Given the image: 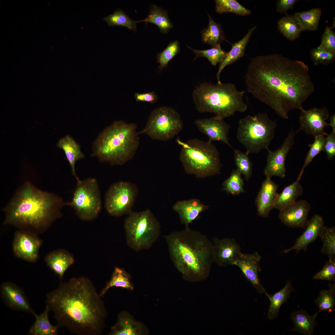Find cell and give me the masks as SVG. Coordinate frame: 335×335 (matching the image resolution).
Segmentation results:
<instances>
[{
	"label": "cell",
	"instance_id": "cell-29",
	"mask_svg": "<svg viewBox=\"0 0 335 335\" xmlns=\"http://www.w3.org/2000/svg\"><path fill=\"white\" fill-rule=\"evenodd\" d=\"M300 178L298 177L295 181L285 187L281 193L278 194L274 208L280 211L295 202L302 194L303 189L299 182Z\"/></svg>",
	"mask_w": 335,
	"mask_h": 335
},
{
	"label": "cell",
	"instance_id": "cell-16",
	"mask_svg": "<svg viewBox=\"0 0 335 335\" xmlns=\"http://www.w3.org/2000/svg\"><path fill=\"white\" fill-rule=\"evenodd\" d=\"M194 123L199 130L208 137L209 141H221L232 147L228 138L230 126L224 119L215 116L196 119Z\"/></svg>",
	"mask_w": 335,
	"mask_h": 335
},
{
	"label": "cell",
	"instance_id": "cell-44",
	"mask_svg": "<svg viewBox=\"0 0 335 335\" xmlns=\"http://www.w3.org/2000/svg\"><path fill=\"white\" fill-rule=\"evenodd\" d=\"M180 51L179 42L174 40L170 42L163 51L158 53L156 56L157 62L159 64L158 67L161 71L168 65L169 62Z\"/></svg>",
	"mask_w": 335,
	"mask_h": 335
},
{
	"label": "cell",
	"instance_id": "cell-30",
	"mask_svg": "<svg viewBox=\"0 0 335 335\" xmlns=\"http://www.w3.org/2000/svg\"><path fill=\"white\" fill-rule=\"evenodd\" d=\"M50 310L49 306L46 305L44 311L40 315H34L35 320L28 331V333L32 335H56L60 327L57 324L53 325L49 319V313Z\"/></svg>",
	"mask_w": 335,
	"mask_h": 335
},
{
	"label": "cell",
	"instance_id": "cell-43",
	"mask_svg": "<svg viewBox=\"0 0 335 335\" xmlns=\"http://www.w3.org/2000/svg\"><path fill=\"white\" fill-rule=\"evenodd\" d=\"M234 160L237 169L248 181L252 174V163L246 152L243 153L239 150L234 149Z\"/></svg>",
	"mask_w": 335,
	"mask_h": 335
},
{
	"label": "cell",
	"instance_id": "cell-12",
	"mask_svg": "<svg viewBox=\"0 0 335 335\" xmlns=\"http://www.w3.org/2000/svg\"><path fill=\"white\" fill-rule=\"evenodd\" d=\"M138 193L136 185L131 182L120 181L113 184L105 194V207L106 211L115 217L129 214Z\"/></svg>",
	"mask_w": 335,
	"mask_h": 335
},
{
	"label": "cell",
	"instance_id": "cell-37",
	"mask_svg": "<svg viewBox=\"0 0 335 335\" xmlns=\"http://www.w3.org/2000/svg\"><path fill=\"white\" fill-rule=\"evenodd\" d=\"M215 9L219 14L231 13L237 15L246 16L251 14L252 11L236 0H215Z\"/></svg>",
	"mask_w": 335,
	"mask_h": 335
},
{
	"label": "cell",
	"instance_id": "cell-6",
	"mask_svg": "<svg viewBox=\"0 0 335 335\" xmlns=\"http://www.w3.org/2000/svg\"><path fill=\"white\" fill-rule=\"evenodd\" d=\"M245 92L239 91L232 83H205L196 87L192 98L199 112L213 113L224 119L234 115L236 112L247 110L248 105L243 99Z\"/></svg>",
	"mask_w": 335,
	"mask_h": 335
},
{
	"label": "cell",
	"instance_id": "cell-39",
	"mask_svg": "<svg viewBox=\"0 0 335 335\" xmlns=\"http://www.w3.org/2000/svg\"><path fill=\"white\" fill-rule=\"evenodd\" d=\"M109 26H121L136 31L137 21L130 18L122 9H117L113 13L103 18Z\"/></svg>",
	"mask_w": 335,
	"mask_h": 335
},
{
	"label": "cell",
	"instance_id": "cell-21",
	"mask_svg": "<svg viewBox=\"0 0 335 335\" xmlns=\"http://www.w3.org/2000/svg\"><path fill=\"white\" fill-rule=\"evenodd\" d=\"M278 188V185L271 178L266 177L263 182L255 201L258 215L264 217L268 216L274 208Z\"/></svg>",
	"mask_w": 335,
	"mask_h": 335
},
{
	"label": "cell",
	"instance_id": "cell-38",
	"mask_svg": "<svg viewBox=\"0 0 335 335\" xmlns=\"http://www.w3.org/2000/svg\"><path fill=\"white\" fill-rule=\"evenodd\" d=\"M244 185V182L241 174L236 168L232 171L230 176L223 182L222 190L228 194L233 195H239L246 192Z\"/></svg>",
	"mask_w": 335,
	"mask_h": 335
},
{
	"label": "cell",
	"instance_id": "cell-47",
	"mask_svg": "<svg viewBox=\"0 0 335 335\" xmlns=\"http://www.w3.org/2000/svg\"><path fill=\"white\" fill-rule=\"evenodd\" d=\"M314 279L335 281V260L329 259L322 270L313 277Z\"/></svg>",
	"mask_w": 335,
	"mask_h": 335
},
{
	"label": "cell",
	"instance_id": "cell-5",
	"mask_svg": "<svg viewBox=\"0 0 335 335\" xmlns=\"http://www.w3.org/2000/svg\"><path fill=\"white\" fill-rule=\"evenodd\" d=\"M136 127L135 123L114 122L94 142L93 155L111 165H123L133 158L139 147Z\"/></svg>",
	"mask_w": 335,
	"mask_h": 335
},
{
	"label": "cell",
	"instance_id": "cell-1",
	"mask_svg": "<svg viewBox=\"0 0 335 335\" xmlns=\"http://www.w3.org/2000/svg\"><path fill=\"white\" fill-rule=\"evenodd\" d=\"M308 66L303 62L274 54L251 59L244 77L248 92L288 119L315 91Z\"/></svg>",
	"mask_w": 335,
	"mask_h": 335
},
{
	"label": "cell",
	"instance_id": "cell-27",
	"mask_svg": "<svg viewBox=\"0 0 335 335\" xmlns=\"http://www.w3.org/2000/svg\"><path fill=\"white\" fill-rule=\"evenodd\" d=\"M57 146L64 151L66 159L70 166L73 175L76 180L79 179L75 170V165L77 161L84 158L80 146L69 135L60 139L57 144Z\"/></svg>",
	"mask_w": 335,
	"mask_h": 335
},
{
	"label": "cell",
	"instance_id": "cell-49",
	"mask_svg": "<svg viewBox=\"0 0 335 335\" xmlns=\"http://www.w3.org/2000/svg\"><path fill=\"white\" fill-rule=\"evenodd\" d=\"M323 151L326 153L328 160L333 159L335 156V132L333 131L326 137Z\"/></svg>",
	"mask_w": 335,
	"mask_h": 335
},
{
	"label": "cell",
	"instance_id": "cell-2",
	"mask_svg": "<svg viewBox=\"0 0 335 335\" xmlns=\"http://www.w3.org/2000/svg\"><path fill=\"white\" fill-rule=\"evenodd\" d=\"M102 297L90 280L80 277L61 283L47 294L46 303L60 327L77 335H99L107 315Z\"/></svg>",
	"mask_w": 335,
	"mask_h": 335
},
{
	"label": "cell",
	"instance_id": "cell-19",
	"mask_svg": "<svg viewBox=\"0 0 335 335\" xmlns=\"http://www.w3.org/2000/svg\"><path fill=\"white\" fill-rule=\"evenodd\" d=\"M214 249V262L219 266L233 265L241 252L239 245L234 239H212Z\"/></svg>",
	"mask_w": 335,
	"mask_h": 335
},
{
	"label": "cell",
	"instance_id": "cell-51",
	"mask_svg": "<svg viewBox=\"0 0 335 335\" xmlns=\"http://www.w3.org/2000/svg\"><path fill=\"white\" fill-rule=\"evenodd\" d=\"M298 1L297 0H278L276 4V11L281 13L286 12L288 10L292 9Z\"/></svg>",
	"mask_w": 335,
	"mask_h": 335
},
{
	"label": "cell",
	"instance_id": "cell-48",
	"mask_svg": "<svg viewBox=\"0 0 335 335\" xmlns=\"http://www.w3.org/2000/svg\"><path fill=\"white\" fill-rule=\"evenodd\" d=\"M319 46L327 51L335 53V34L331 27L327 26L325 29L321 38V42Z\"/></svg>",
	"mask_w": 335,
	"mask_h": 335
},
{
	"label": "cell",
	"instance_id": "cell-4",
	"mask_svg": "<svg viewBox=\"0 0 335 335\" xmlns=\"http://www.w3.org/2000/svg\"><path fill=\"white\" fill-rule=\"evenodd\" d=\"M164 237L171 259L185 277L198 279L207 275L214 262V249L205 235L187 226Z\"/></svg>",
	"mask_w": 335,
	"mask_h": 335
},
{
	"label": "cell",
	"instance_id": "cell-34",
	"mask_svg": "<svg viewBox=\"0 0 335 335\" xmlns=\"http://www.w3.org/2000/svg\"><path fill=\"white\" fill-rule=\"evenodd\" d=\"M277 27L281 34L290 41L297 38L304 31L295 16L287 13L278 21Z\"/></svg>",
	"mask_w": 335,
	"mask_h": 335
},
{
	"label": "cell",
	"instance_id": "cell-32",
	"mask_svg": "<svg viewBox=\"0 0 335 335\" xmlns=\"http://www.w3.org/2000/svg\"><path fill=\"white\" fill-rule=\"evenodd\" d=\"M293 291L291 282L288 280L284 288L273 295H270L265 292V294L270 302L267 313V316L269 319H274L277 317L280 306L287 302L290 293Z\"/></svg>",
	"mask_w": 335,
	"mask_h": 335
},
{
	"label": "cell",
	"instance_id": "cell-36",
	"mask_svg": "<svg viewBox=\"0 0 335 335\" xmlns=\"http://www.w3.org/2000/svg\"><path fill=\"white\" fill-rule=\"evenodd\" d=\"M302 25L304 30L311 31L316 30L321 15V10L319 8L306 11L296 12L294 14Z\"/></svg>",
	"mask_w": 335,
	"mask_h": 335
},
{
	"label": "cell",
	"instance_id": "cell-3",
	"mask_svg": "<svg viewBox=\"0 0 335 335\" xmlns=\"http://www.w3.org/2000/svg\"><path fill=\"white\" fill-rule=\"evenodd\" d=\"M65 205L66 203L60 197L27 182L4 208L3 223L37 234L44 231L60 217L61 209Z\"/></svg>",
	"mask_w": 335,
	"mask_h": 335
},
{
	"label": "cell",
	"instance_id": "cell-13",
	"mask_svg": "<svg viewBox=\"0 0 335 335\" xmlns=\"http://www.w3.org/2000/svg\"><path fill=\"white\" fill-rule=\"evenodd\" d=\"M296 133V132L291 130L279 148L273 151L269 150L268 151L267 164L263 170L264 175L266 177L271 178L273 176H277L282 178L285 177V159L294 144V137Z\"/></svg>",
	"mask_w": 335,
	"mask_h": 335
},
{
	"label": "cell",
	"instance_id": "cell-31",
	"mask_svg": "<svg viewBox=\"0 0 335 335\" xmlns=\"http://www.w3.org/2000/svg\"><path fill=\"white\" fill-rule=\"evenodd\" d=\"M137 21V23L144 22L146 24L150 23L155 25L160 32L163 34L168 33L173 27L169 18L168 11L155 4L151 6L150 11L146 18Z\"/></svg>",
	"mask_w": 335,
	"mask_h": 335
},
{
	"label": "cell",
	"instance_id": "cell-20",
	"mask_svg": "<svg viewBox=\"0 0 335 335\" xmlns=\"http://www.w3.org/2000/svg\"><path fill=\"white\" fill-rule=\"evenodd\" d=\"M2 297L6 304L15 310L36 314L23 290L11 282H6L1 284L0 289Z\"/></svg>",
	"mask_w": 335,
	"mask_h": 335
},
{
	"label": "cell",
	"instance_id": "cell-11",
	"mask_svg": "<svg viewBox=\"0 0 335 335\" xmlns=\"http://www.w3.org/2000/svg\"><path fill=\"white\" fill-rule=\"evenodd\" d=\"M183 127L181 116L175 109L161 106L152 111L145 127L137 134H145L153 140L165 141L172 139Z\"/></svg>",
	"mask_w": 335,
	"mask_h": 335
},
{
	"label": "cell",
	"instance_id": "cell-15",
	"mask_svg": "<svg viewBox=\"0 0 335 335\" xmlns=\"http://www.w3.org/2000/svg\"><path fill=\"white\" fill-rule=\"evenodd\" d=\"M300 111L299 117L300 127L296 133L302 130L314 137L328 135L325 130L328 126V123L326 120L329 117V113L326 107H314L308 109H303Z\"/></svg>",
	"mask_w": 335,
	"mask_h": 335
},
{
	"label": "cell",
	"instance_id": "cell-45",
	"mask_svg": "<svg viewBox=\"0 0 335 335\" xmlns=\"http://www.w3.org/2000/svg\"><path fill=\"white\" fill-rule=\"evenodd\" d=\"M313 143L309 145L310 149L305 158L304 164L298 177L301 178L305 168L312 161L314 157L323 151L326 137L320 135L315 137Z\"/></svg>",
	"mask_w": 335,
	"mask_h": 335
},
{
	"label": "cell",
	"instance_id": "cell-7",
	"mask_svg": "<svg viewBox=\"0 0 335 335\" xmlns=\"http://www.w3.org/2000/svg\"><path fill=\"white\" fill-rule=\"evenodd\" d=\"M176 141L181 147L179 160L187 173L199 178L220 173V154L212 142L197 138L183 142L179 138Z\"/></svg>",
	"mask_w": 335,
	"mask_h": 335
},
{
	"label": "cell",
	"instance_id": "cell-42",
	"mask_svg": "<svg viewBox=\"0 0 335 335\" xmlns=\"http://www.w3.org/2000/svg\"><path fill=\"white\" fill-rule=\"evenodd\" d=\"M188 47L192 50L195 54L194 60L199 57H204L208 59L211 64L214 66L221 63L226 56L228 52L223 50L220 46L205 50H197Z\"/></svg>",
	"mask_w": 335,
	"mask_h": 335
},
{
	"label": "cell",
	"instance_id": "cell-8",
	"mask_svg": "<svg viewBox=\"0 0 335 335\" xmlns=\"http://www.w3.org/2000/svg\"><path fill=\"white\" fill-rule=\"evenodd\" d=\"M277 125L276 120L270 119L266 113L248 115L239 119L236 137L248 154L263 149L268 151Z\"/></svg>",
	"mask_w": 335,
	"mask_h": 335
},
{
	"label": "cell",
	"instance_id": "cell-46",
	"mask_svg": "<svg viewBox=\"0 0 335 335\" xmlns=\"http://www.w3.org/2000/svg\"><path fill=\"white\" fill-rule=\"evenodd\" d=\"M310 54L311 59L315 65L329 64L333 61L335 58V53L327 51L319 46L312 49Z\"/></svg>",
	"mask_w": 335,
	"mask_h": 335
},
{
	"label": "cell",
	"instance_id": "cell-26",
	"mask_svg": "<svg viewBox=\"0 0 335 335\" xmlns=\"http://www.w3.org/2000/svg\"><path fill=\"white\" fill-rule=\"evenodd\" d=\"M257 28L253 26L250 29L247 34L238 42L232 44L231 50L222 61L220 63L216 74L218 84H221L220 80L221 74L223 69L228 65H230L242 57L244 55L247 45L249 41L251 35Z\"/></svg>",
	"mask_w": 335,
	"mask_h": 335
},
{
	"label": "cell",
	"instance_id": "cell-33",
	"mask_svg": "<svg viewBox=\"0 0 335 335\" xmlns=\"http://www.w3.org/2000/svg\"><path fill=\"white\" fill-rule=\"evenodd\" d=\"M209 22L207 27L201 32L202 41L212 47L220 46L222 42L226 40L222 26L215 21L208 13Z\"/></svg>",
	"mask_w": 335,
	"mask_h": 335
},
{
	"label": "cell",
	"instance_id": "cell-23",
	"mask_svg": "<svg viewBox=\"0 0 335 335\" xmlns=\"http://www.w3.org/2000/svg\"><path fill=\"white\" fill-rule=\"evenodd\" d=\"M209 206L202 203L198 199L179 201L172 206L173 210L178 214L182 224L189 226L200 214L208 209Z\"/></svg>",
	"mask_w": 335,
	"mask_h": 335
},
{
	"label": "cell",
	"instance_id": "cell-28",
	"mask_svg": "<svg viewBox=\"0 0 335 335\" xmlns=\"http://www.w3.org/2000/svg\"><path fill=\"white\" fill-rule=\"evenodd\" d=\"M318 313L311 315L303 310L293 312L290 318L294 325L292 330L303 335H313L314 329L318 324L316 318Z\"/></svg>",
	"mask_w": 335,
	"mask_h": 335
},
{
	"label": "cell",
	"instance_id": "cell-52",
	"mask_svg": "<svg viewBox=\"0 0 335 335\" xmlns=\"http://www.w3.org/2000/svg\"><path fill=\"white\" fill-rule=\"evenodd\" d=\"M330 123H328V125L331 126L332 129L333 131L335 132V114H333L329 117Z\"/></svg>",
	"mask_w": 335,
	"mask_h": 335
},
{
	"label": "cell",
	"instance_id": "cell-41",
	"mask_svg": "<svg viewBox=\"0 0 335 335\" xmlns=\"http://www.w3.org/2000/svg\"><path fill=\"white\" fill-rule=\"evenodd\" d=\"M319 237L323 242L321 252L335 260V227L324 226Z\"/></svg>",
	"mask_w": 335,
	"mask_h": 335
},
{
	"label": "cell",
	"instance_id": "cell-17",
	"mask_svg": "<svg viewBox=\"0 0 335 335\" xmlns=\"http://www.w3.org/2000/svg\"><path fill=\"white\" fill-rule=\"evenodd\" d=\"M310 209V203L304 199L296 201L279 211L278 217L285 226L305 229Z\"/></svg>",
	"mask_w": 335,
	"mask_h": 335
},
{
	"label": "cell",
	"instance_id": "cell-50",
	"mask_svg": "<svg viewBox=\"0 0 335 335\" xmlns=\"http://www.w3.org/2000/svg\"><path fill=\"white\" fill-rule=\"evenodd\" d=\"M134 97L137 102L143 101L153 103L158 99V96L154 92L144 93H136Z\"/></svg>",
	"mask_w": 335,
	"mask_h": 335
},
{
	"label": "cell",
	"instance_id": "cell-35",
	"mask_svg": "<svg viewBox=\"0 0 335 335\" xmlns=\"http://www.w3.org/2000/svg\"><path fill=\"white\" fill-rule=\"evenodd\" d=\"M114 287L133 289L130 275L123 269L117 267L115 268L110 280L101 290L100 295L103 297L109 288Z\"/></svg>",
	"mask_w": 335,
	"mask_h": 335
},
{
	"label": "cell",
	"instance_id": "cell-25",
	"mask_svg": "<svg viewBox=\"0 0 335 335\" xmlns=\"http://www.w3.org/2000/svg\"><path fill=\"white\" fill-rule=\"evenodd\" d=\"M45 261L48 266L62 279L66 270L74 262V259L68 251L60 249L49 253Z\"/></svg>",
	"mask_w": 335,
	"mask_h": 335
},
{
	"label": "cell",
	"instance_id": "cell-14",
	"mask_svg": "<svg viewBox=\"0 0 335 335\" xmlns=\"http://www.w3.org/2000/svg\"><path fill=\"white\" fill-rule=\"evenodd\" d=\"M42 241L37 234L24 230L15 233L12 244L13 251L17 257L26 261L34 262L38 260Z\"/></svg>",
	"mask_w": 335,
	"mask_h": 335
},
{
	"label": "cell",
	"instance_id": "cell-10",
	"mask_svg": "<svg viewBox=\"0 0 335 335\" xmlns=\"http://www.w3.org/2000/svg\"><path fill=\"white\" fill-rule=\"evenodd\" d=\"M77 184L71 201L66 205L71 206L81 220L91 221L96 218L101 211L102 201L96 180L89 178L77 180Z\"/></svg>",
	"mask_w": 335,
	"mask_h": 335
},
{
	"label": "cell",
	"instance_id": "cell-9",
	"mask_svg": "<svg viewBox=\"0 0 335 335\" xmlns=\"http://www.w3.org/2000/svg\"><path fill=\"white\" fill-rule=\"evenodd\" d=\"M124 227L127 244L136 252L150 248L161 232L159 222L149 209L131 212L125 220Z\"/></svg>",
	"mask_w": 335,
	"mask_h": 335
},
{
	"label": "cell",
	"instance_id": "cell-24",
	"mask_svg": "<svg viewBox=\"0 0 335 335\" xmlns=\"http://www.w3.org/2000/svg\"><path fill=\"white\" fill-rule=\"evenodd\" d=\"M147 332L143 324L136 321L128 312L123 311L118 314L117 322L112 327L109 335H141Z\"/></svg>",
	"mask_w": 335,
	"mask_h": 335
},
{
	"label": "cell",
	"instance_id": "cell-22",
	"mask_svg": "<svg viewBox=\"0 0 335 335\" xmlns=\"http://www.w3.org/2000/svg\"><path fill=\"white\" fill-rule=\"evenodd\" d=\"M324 226L323 217L319 214L314 215L308 221L305 230L297 238L294 245L290 248L285 249L282 252L287 253L294 250L298 252L302 249L306 252L308 245L314 242L319 236Z\"/></svg>",
	"mask_w": 335,
	"mask_h": 335
},
{
	"label": "cell",
	"instance_id": "cell-40",
	"mask_svg": "<svg viewBox=\"0 0 335 335\" xmlns=\"http://www.w3.org/2000/svg\"><path fill=\"white\" fill-rule=\"evenodd\" d=\"M330 288L319 291L318 297L315 302L319 307L318 312L325 310L328 313L335 311V284H330Z\"/></svg>",
	"mask_w": 335,
	"mask_h": 335
},
{
	"label": "cell",
	"instance_id": "cell-18",
	"mask_svg": "<svg viewBox=\"0 0 335 335\" xmlns=\"http://www.w3.org/2000/svg\"><path fill=\"white\" fill-rule=\"evenodd\" d=\"M261 257L258 252L252 254L240 253L233 262L238 267L246 278L260 293L266 291L262 285L258 276L260 271V262Z\"/></svg>",
	"mask_w": 335,
	"mask_h": 335
}]
</instances>
